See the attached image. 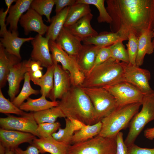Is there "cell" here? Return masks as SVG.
Listing matches in <instances>:
<instances>
[{
  "label": "cell",
  "instance_id": "6da1fadb",
  "mask_svg": "<svg viewBox=\"0 0 154 154\" xmlns=\"http://www.w3.org/2000/svg\"><path fill=\"white\" fill-rule=\"evenodd\" d=\"M106 9L112 21L111 32H131L139 37L154 29V0H107Z\"/></svg>",
  "mask_w": 154,
  "mask_h": 154
},
{
  "label": "cell",
  "instance_id": "7a4b0ae2",
  "mask_svg": "<svg viewBox=\"0 0 154 154\" xmlns=\"http://www.w3.org/2000/svg\"><path fill=\"white\" fill-rule=\"evenodd\" d=\"M60 99L58 106L65 118L76 119L86 125L98 122L91 100L80 86H72Z\"/></svg>",
  "mask_w": 154,
  "mask_h": 154
},
{
  "label": "cell",
  "instance_id": "3957f363",
  "mask_svg": "<svg viewBox=\"0 0 154 154\" xmlns=\"http://www.w3.org/2000/svg\"><path fill=\"white\" fill-rule=\"evenodd\" d=\"M124 81L121 62L110 58L93 68L85 76L82 87L104 88Z\"/></svg>",
  "mask_w": 154,
  "mask_h": 154
},
{
  "label": "cell",
  "instance_id": "277c9868",
  "mask_svg": "<svg viewBox=\"0 0 154 154\" xmlns=\"http://www.w3.org/2000/svg\"><path fill=\"white\" fill-rule=\"evenodd\" d=\"M141 105L142 103H137L117 107L101 121L102 129L98 135L105 137H116L121 130L128 127Z\"/></svg>",
  "mask_w": 154,
  "mask_h": 154
},
{
  "label": "cell",
  "instance_id": "5b68a950",
  "mask_svg": "<svg viewBox=\"0 0 154 154\" xmlns=\"http://www.w3.org/2000/svg\"><path fill=\"white\" fill-rule=\"evenodd\" d=\"M141 110L133 117L129 125V131L124 141L128 147L134 143L146 125L154 120V92L145 95Z\"/></svg>",
  "mask_w": 154,
  "mask_h": 154
},
{
  "label": "cell",
  "instance_id": "8992f818",
  "mask_svg": "<svg viewBox=\"0 0 154 154\" xmlns=\"http://www.w3.org/2000/svg\"><path fill=\"white\" fill-rule=\"evenodd\" d=\"M116 137L97 135L86 141L69 146L67 154H116Z\"/></svg>",
  "mask_w": 154,
  "mask_h": 154
},
{
  "label": "cell",
  "instance_id": "52a82bcc",
  "mask_svg": "<svg viewBox=\"0 0 154 154\" xmlns=\"http://www.w3.org/2000/svg\"><path fill=\"white\" fill-rule=\"evenodd\" d=\"M49 45L53 62H60L63 69L69 72L72 86H81L85 75L80 70L76 59L68 55L55 41L50 40Z\"/></svg>",
  "mask_w": 154,
  "mask_h": 154
},
{
  "label": "cell",
  "instance_id": "ba28073f",
  "mask_svg": "<svg viewBox=\"0 0 154 154\" xmlns=\"http://www.w3.org/2000/svg\"><path fill=\"white\" fill-rule=\"evenodd\" d=\"M82 87L91 100L98 122L110 114L117 107L114 97L105 88Z\"/></svg>",
  "mask_w": 154,
  "mask_h": 154
},
{
  "label": "cell",
  "instance_id": "9c48e42d",
  "mask_svg": "<svg viewBox=\"0 0 154 154\" xmlns=\"http://www.w3.org/2000/svg\"><path fill=\"white\" fill-rule=\"evenodd\" d=\"M103 88L114 97L117 107L135 103L142 104L145 95L135 87L125 81Z\"/></svg>",
  "mask_w": 154,
  "mask_h": 154
},
{
  "label": "cell",
  "instance_id": "30bf717a",
  "mask_svg": "<svg viewBox=\"0 0 154 154\" xmlns=\"http://www.w3.org/2000/svg\"><path fill=\"white\" fill-rule=\"evenodd\" d=\"M123 68L124 80L131 84L144 95L154 92L149 84L151 78L150 71L129 63L121 62Z\"/></svg>",
  "mask_w": 154,
  "mask_h": 154
},
{
  "label": "cell",
  "instance_id": "8fae6325",
  "mask_svg": "<svg viewBox=\"0 0 154 154\" xmlns=\"http://www.w3.org/2000/svg\"><path fill=\"white\" fill-rule=\"evenodd\" d=\"M0 125L3 129L29 133L39 137L37 131L38 124L33 112L26 113L20 117L7 114V117L0 118Z\"/></svg>",
  "mask_w": 154,
  "mask_h": 154
},
{
  "label": "cell",
  "instance_id": "7c38bea8",
  "mask_svg": "<svg viewBox=\"0 0 154 154\" xmlns=\"http://www.w3.org/2000/svg\"><path fill=\"white\" fill-rule=\"evenodd\" d=\"M54 86L48 98L52 101L61 99L70 89L72 85L69 72L63 69L58 63L53 62Z\"/></svg>",
  "mask_w": 154,
  "mask_h": 154
},
{
  "label": "cell",
  "instance_id": "4fadbf2b",
  "mask_svg": "<svg viewBox=\"0 0 154 154\" xmlns=\"http://www.w3.org/2000/svg\"><path fill=\"white\" fill-rule=\"evenodd\" d=\"M49 39L38 34L31 41L33 50L31 59L39 61L42 67L46 68L53 65L51 55L50 53Z\"/></svg>",
  "mask_w": 154,
  "mask_h": 154
},
{
  "label": "cell",
  "instance_id": "5bb4252c",
  "mask_svg": "<svg viewBox=\"0 0 154 154\" xmlns=\"http://www.w3.org/2000/svg\"><path fill=\"white\" fill-rule=\"evenodd\" d=\"M29 70V60H24L11 67L7 77L9 89L8 94L11 102L16 97L19 91L21 81L24 78L25 74Z\"/></svg>",
  "mask_w": 154,
  "mask_h": 154
},
{
  "label": "cell",
  "instance_id": "9a60e30c",
  "mask_svg": "<svg viewBox=\"0 0 154 154\" xmlns=\"http://www.w3.org/2000/svg\"><path fill=\"white\" fill-rule=\"evenodd\" d=\"M129 33L121 30L116 33L102 32L96 35L86 38L82 41L84 44L94 45L100 48L108 47L117 42L128 40Z\"/></svg>",
  "mask_w": 154,
  "mask_h": 154
},
{
  "label": "cell",
  "instance_id": "2e32d148",
  "mask_svg": "<svg viewBox=\"0 0 154 154\" xmlns=\"http://www.w3.org/2000/svg\"><path fill=\"white\" fill-rule=\"evenodd\" d=\"M36 138L35 136L29 133L0 129V143L6 148L14 149L24 143L31 144Z\"/></svg>",
  "mask_w": 154,
  "mask_h": 154
},
{
  "label": "cell",
  "instance_id": "e0dca14e",
  "mask_svg": "<svg viewBox=\"0 0 154 154\" xmlns=\"http://www.w3.org/2000/svg\"><path fill=\"white\" fill-rule=\"evenodd\" d=\"M19 22L26 35L35 31L42 36L46 34L48 27L44 23L42 16L31 8L22 15Z\"/></svg>",
  "mask_w": 154,
  "mask_h": 154
},
{
  "label": "cell",
  "instance_id": "ac0fdd59",
  "mask_svg": "<svg viewBox=\"0 0 154 154\" xmlns=\"http://www.w3.org/2000/svg\"><path fill=\"white\" fill-rule=\"evenodd\" d=\"M55 41L68 55L76 59L83 46L82 40L64 27Z\"/></svg>",
  "mask_w": 154,
  "mask_h": 154
},
{
  "label": "cell",
  "instance_id": "d6986e66",
  "mask_svg": "<svg viewBox=\"0 0 154 154\" xmlns=\"http://www.w3.org/2000/svg\"><path fill=\"white\" fill-rule=\"evenodd\" d=\"M1 44L6 51L9 54L15 56L21 60L20 53L21 48L23 44L31 41L34 37L21 38L18 37V34L12 33L7 29L0 34Z\"/></svg>",
  "mask_w": 154,
  "mask_h": 154
},
{
  "label": "cell",
  "instance_id": "ffe728a7",
  "mask_svg": "<svg viewBox=\"0 0 154 154\" xmlns=\"http://www.w3.org/2000/svg\"><path fill=\"white\" fill-rule=\"evenodd\" d=\"M31 144L38 149L40 153L47 152L50 154H67L70 145L56 141L52 135L45 138H36Z\"/></svg>",
  "mask_w": 154,
  "mask_h": 154
},
{
  "label": "cell",
  "instance_id": "44dd1931",
  "mask_svg": "<svg viewBox=\"0 0 154 154\" xmlns=\"http://www.w3.org/2000/svg\"><path fill=\"white\" fill-rule=\"evenodd\" d=\"M101 48L92 44H83L76 60L85 76L92 69L98 50Z\"/></svg>",
  "mask_w": 154,
  "mask_h": 154
},
{
  "label": "cell",
  "instance_id": "7402d4cb",
  "mask_svg": "<svg viewBox=\"0 0 154 154\" xmlns=\"http://www.w3.org/2000/svg\"><path fill=\"white\" fill-rule=\"evenodd\" d=\"M33 1L16 0L15 4L11 7L6 20V24L9 25V31L12 33L18 34V23L24 13L30 8Z\"/></svg>",
  "mask_w": 154,
  "mask_h": 154
},
{
  "label": "cell",
  "instance_id": "603a6c76",
  "mask_svg": "<svg viewBox=\"0 0 154 154\" xmlns=\"http://www.w3.org/2000/svg\"><path fill=\"white\" fill-rule=\"evenodd\" d=\"M93 17L92 13H89L67 28L82 41L88 37L96 35L98 33L92 27L90 23Z\"/></svg>",
  "mask_w": 154,
  "mask_h": 154
},
{
  "label": "cell",
  "instance_id": "cb8c5ba5",
  "mask_svg": "<svg viewBox=\"0 0 154 154\" xmlns=\"http://www.w3.org/2000/svg\"><path fill=\"white\" fill-rule=\"evenodd\" d=\"M21 60L16 56L8 53L0 44V88L5 86L10 68L21 62Z\"/></svg>",
  "mask_w": 154,
  "mask_h": 154
},
{
  "label": "cell",
  "instance_id": "d4e9b609",
  "mask_svg": "<svg viewBox=\"0 0 154 154\" xmlns=\"http://www.w3.org/2000/svg\"><path fill=\"white\" fill-rule=\"evenodd\" d=\"M153 38V30H148L143 32L139 37L138 50L136 60V65L141 66L146 54H150L153 52L152 39Z\"/></svg>",
  "mask_w": 154,
  "mask_h": 154
},
{
  "label": "cell",
  "instance_id": "484cf974",
  "mask_svg": "<svg viewBox=\"0 0 154 154\" xmlns=\"http://www.w3.org/2000/svg\"><path fill=\"white\" fill-rule=\"evenodd\" d=\"M46 97L43 95L35 99L29 97L19 108L23 111L35 112L58 106V101H48L46 100Z\"/></svg>",
  "mask_w": 154,
  "mask_h": 154
},
{
  "label": "cell",
  "instance_id": "4316f807",
  "mask_svg": "<svg viewBox=\"0 0 154 154\" xmlns=\"http://www.w3.org/2000/svg\"><path fill=\"white\" fill-rule=\"evenodd\" d=\"M70 7H65L53 17L46 34V37L50 40L55 41L64 27Z\"/></svg>",
  "mask_w": 154,
  "mask_h": 154
},
{
  "label": "cell",
  "instance_id": "83f0119b",
  "mask_svg": "<svg viewBox=\"0 0 154 154\" xmlns=\"http://www.w3.org/2000/svg\"><path fill=\"white\" fill-rule=\"evenodd\" d=\"M102 127L101 121L92 125H86L80 130L76 131L73 135L70 145L86 141L98 135Z\"/></svg>",
  "mask_w": 154,
  "mask_h": 154
},
{
  "label": "cell",
  "instance_id": "f1b7e54d",
  "mask_svg": "<svg viewBox=\"0 0 154 154\" xmlns=\"http://www.w3.org/2000/svg\"><path fill=\"white\" fill-rule=\"evenodd\" d=\"M90 5L83 3H76L70 7L64 27L68 28L82 18L91 13Z\"/></svg>",
  "mask_w": 154,
  "mask_h": 154
},
{
  "label": "cell",
  "instance_id": "f546056e",
  "mask_svg": "<svg viewBox=\"0 0 154 154\" xmlns=\"http://www.w3.org/2000/svg\"><path fill=\"white\" fill-rule=\"evenodd\" d=\"M33 116L37 124L55 122L58 118H65L60 108L58 106L41 111L33 112Z\"/></svg>",
  "mask_w": 154,
  "mask_h": 154
},
{
  "label": "cell",
  "instance_id": "4dcf8cb0",
  "mask_svg": "<svg viewBox=\"0 0 154 154\" xmlns=\"http://www.w3.org/2000/svg\"><path fill=\"white\" fill-rule=\"evenodd\" d=\"M30 79L29 72L25 73L24 82L22 88L18 96L11 102L19 108L21 105L32 94L37 95L40 93V91L35 90L31 87L30 83Z\"/></svg>",
  "mask_w": 154,
  "mask_h": 154
},
{
  "label": "cell",
  "instance_id": "1f68e13d",
  "mask_svg": "<svg viewBox=\"0 0 154 154\" xmlns=\"http://www.w3.org/2000/svg\"><path fill=\"white\" fill-rule=\"evenodd\" d=\"M65 126L63 129L60 127L57 132L53 133L52 136L56 141L70 145L72 138L74 133L78 131V129L71 121L66 118Z\"/></svg>",
  "mask_w": 154,
  "mask_h": 154
},
{
  "label": "cell",
  "instance_id": "d6a6232c",
  "mask_svg": "<svg viewBox=\"0 0 154 154\" xmlns=\"http://www.w3.org/2000/svg\"><path fill=\"white\" fill-rule=\"evenodd\" d=\"M53 65L48 67L45 74L39 80L37 85L40 88V93L42 95L48 97L52 90L54 86Z\"/></svg>",
  "mask_w": 154,
  "mask_h": 154
},
{
  "label": "cell",
  "instance_id": "836d02e7",
  "mask_svg": "<svg viewBox=\"0 0 154 154\" xmlns=\"http://www.w3.org/2000/svg\"><path fill=\"white\" fill-rule=\"evenodd\" d=\"M54 5V0H33L30 8L40 15L45 16L47 21L50 23V15Z\"/></svg>",
  "mask_w": 154,
  "mask_h": 154
},
{
  "label": "cell",
  "instance_id": "e575fe53",
  "mask_svg": "<svg viewBox=\"0 0 154 154\" xmlns=\"http://www.w3.org/2000/svg\"><path fill=\"white\" fill-rule=\"evenodd\" d=\"M104 0H77L76 3H83L95 6L99 12L97 21L99 23H106L110 24L112 19L104 5Z\"/></svg>",
  "mask_w": 154,
  "mask_h": 154
},
{
  "label": "cell",
  "instance_id": "d590c367",
  "mask_svg": "<svg viewBox=\"0 0 154 154\" xmlns=\"http://www.w3.org/2000/svg\"><path fill=\"white\" fill-rule=\"evenodd\" d=\"M111 58L119 61L129 63V56L127 49L125 48L122 41H119L109 46Z\"/></svg>",
  "mask_w": 154,
  "mask_h": 154
},
{
  "label": "cell",
  "instance_id": "8d00e7d4",
  "mask_svg": "<svg viewBox=\"0 0 154 154\" xmlns=\"http://www.w3.org/2000/svg\"><path fill=\"white\" fill-rule=\"evenodd\" d=\"M0 112L7 114H14L21 116L26 113L6 98L3 95L1 88H0Z\"/></svg>",
  "mask_w": 154,
  "mask_h": 154
},
{
  "label": "cell",
  "instance_id": "74e56055",
  "mask_svg": "<svg viewBox=\"0 0 154 154\" xmlns=\"http://www.w3.org/2000/svg\"><path fill=\"white\" fill-rule=\"evenodd\" d=\"M128 42L126 44L129 63L136 65L137 55L139 37L131 32H129L128 36Z\"/></svg>",
  "mask_w": 154,
  "mask_h": 154
},
{
  "label": "cell",
  "instance_id": "f35d334b",
  "mask_svg": "<svg viewBox=\"0 0 154 154\" xmlns=\"http://www.w3.org/2000/svg\"><path fill=\"white\" fill-rule=\"evenodd\" d=\"M60 126V123L58 121L38 124L37 131L38 138H45L51 136L59 129Z\"/></svg>",
  "mask_w": 154,
  "mask_h": 154
},
{
  "label": "cell",
  "instance_id": "ab89813d",
  "mask_svg": "<svg viewBox=\"0 0 154 154\" xmlns=\"http://www.w3.org/2000/svg\"><path fill=\"white\" fill-rule=\"evenodd\" d=\"M111 58V53L109 46L100 48L97 53L92 69L96 66L105 62Z\"/></svg>",
  "mask_w": 154,
  "mask_h": 154
},
{
  "label": "cell",
  "instance_id": "60d3db41",
  "mask_svg": "<svg viewBox=\"0 0 154 154\" xmlns=\"http://www.w3.org/2000/svg\"><path fill=\"white\" fill-rule=\"evenodd\" d=\"M116 154H127V147L123 139V134L119 132L116 136Z\"/></svg>",
  "mask_w": 154,
  "mask_h": 154
},
{
  "label": "cell",
  "instance_id": "b9f144b4",
  "mask_svg": "<svg viewBox=\"0 0 154 154\" xmlns=\"http://www.w3.org/2000/svg\"><path fill=\"white\" fill-rule=\"evenodd\" d=\"M55 5V11L57 13L67 7H70L75 4V0H54Z\"/></svg>",
  "mask_w": 154,
  "mask_h": 154
},
{
  "label": "cell",
  "instance_id": "7bdbcfd3",
  "mask_svg": "<svg viewBox=\"0 0 154 154\" xmlns=\"http://www.w3.org/2000/svg\"><path fill=\"white\" fill-rule=\"evenodd\" d=\"M15 154H39L38 149L32 144L28 146L26 149L23 150L18 147L14 149Z\"/></svg>",
  "mask_w": 154,
  "mask_h": 154
},
{
  "label": "cell",
  "instance_id": "ee69618b",
  "mask_svg": "<svg viewBox=\"0 0 154 154\" xmlns=\"http://www.w3.org/2000/svg\"><path fill=\"white\" fill-rule=\"evenodd\" d=\"M10 8L7 7L5 11L1 9L0 12V25L1 29L0 33L3 32L5 30L7 29V25L5 23L6 18V16L8 13L9 11Z\"/></svg>",
  "mask_w": 154,
  "mask_h": 154
},
{
  "label": "cell",
  "instance_id": "f6af8a7d",
  "mask_svg": "<svg viewBox=\"0 0 154 154\" xmlns=\"http://www.w3.org/2000/svg\"><path fill=\"white\" fill-rule=\"evenodd\" d=\"M42 70H40L33 72H29L30 80L34 84L37 85L39 80L43 76Z\"/></svg>",
  "mask_w": 154,
  "mask_h": 154
},
{
  "label": "cell",
  "instance_id": "bcb514c9",
  "mask_svg": "<svg viewBox=\"0 0 154 154\" xmlns=\"http://www.w3.org/2000/svg\"><path fill=\"white\" fill-rule=\"evenodd\" d=\"M144 136L147 139L152 140L154 139V127L147 128L144 132Z\"/></svg>",
  "mask_w": 154,
  "mask_h": 154
},
{
  "label": "cell",
  "instance_id": "7dc6e473",
  "mask_svg": "<svg viewBox=\"0 0 154 154\" xmlns=\"http://www.w3.org/2000/svg\"><path fill=\"white\" fill-rule=\"evenodd\" d=\"M138 154H154V147L152 148L141 147Z\"/></svg>",
  "mask_w": 154,
  "mask_h": 154
},
{
  "label": "cell",
  "instance_id": "c3c4849f",
  "mask_svg": "<svg viewBox=\"0 0 154 154\" xmlns=\"http://www.w3.org/2000/svg\"><path fill=\"white\" fill-rule=\"evenodd\" d=\"M6 149V148L0 143V154H5Z\"/></svg>",
  "mask_w": 154,
  "mask_h": 154
},
{
  "label": "cell",
  "instance_id": "681fc988",
  "mask_svg": "<svg viewBox=\"0 0 154 154\" xmlns=\"http://www.w3.org/2000/svg\"><path fill=\"white\" fill-rule=\"evenodd\" d=\"M5 154H15L14 151V149H12L6 148Z\"/></svg>",
  "mask_w": 154,
  "mask_h": 154
},
{
  "label": "cell",
  "instance_id": "f907efd6",
  "mask_svg": "<svg viewBox=\"0 0 154 154\" xmlns=\"http://www.w3.org/2000/svg\"><path fill=\"white\" fill-rule=\"evenodd\" d=\"M152 42L153 46V48H154V37H153V40L152 41Z\"/></svg>",
  "mask_w": 154,
  "mask_h": 154
},
{
  "label": "cell",
  "instance_id": "816d5d0a",
  "mask_svg": "<svg viewBox=\"0 0 154 154\" xmlns=\"http://www.w3.org/2000/svg\"><path fill=\"white\" fill-rule=\"evenodd\" d=\"M153 37H154V29L153 30Z\"/></svg>",
  "mask_w": 154,
  "mask_h": 154
}]
</instances>
